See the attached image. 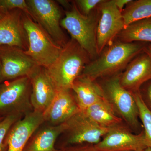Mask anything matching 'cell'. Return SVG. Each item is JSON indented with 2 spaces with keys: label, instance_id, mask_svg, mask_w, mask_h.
<instances>
[{
  "label": "cell",
  "instance_id": "2",
  "mask_svg": "<svg viewBox=\"0 0 151 151\" xmlns=\"http://www.w3.org/2000/svg\"><path fill=\"white\" fill-rule=\"evenodd\" d=\"M89 59L87 52L74 39L67 42L55 61L46 68L57 91L71 90Z\"/></svg>",
  "mask_w": 151,
  "mask_h": 151
},
{
  "label": "cell",
  "instance_id": "13",
  "mask_svg": "<svg viewBox=\"0 0 151 151\" xmlns=\"http://www.w3.org/2000/svg\"><path fill=\"white\" fill-rule=\"evenodd\" d=\"M24 13L20 9L9 11L0 20V45L16 47L27 50V34L23 23Z\"/></svg>",
  "mask_w": 151,
  "mask_h": 151
},
{
  "label": "cell",
  "instance_id": "19",
  "mask_svg": "<svg viewBox=\"0 0 151 151\" xmlns=\"http://www.w3.org/2000/svg\"><path fill=\"white\" fill-rule=\"evenodd\" d=\"M81 111L93 122L105 128L119 126L122 122L107 98Z\"/></svg>",
  "mask_w": 151,
  "mask_h": 151
},
{
  "label": "cell",
  "instance_id": "21",
  "mask_svg": "<svg viewBox=\"0 0 151 151\" xmlns=\"http://www.w3.org/2000/svg\"><path fill=\"white\" fill-rule=\"evenodd\" d=\"M122 13L125 27L134 22L151 18V0L132 1Z\"/></svg>",
  "mask_w": 151,
  "mask_h": 151
},
{
  "label": "cell",
  "instance_id": "14",
  "mask_svg": "<svg viewBox=\"0 0 151 151\" xmlns=\"http://www.w3.org/2000/svg\"><path fill=\"white\" fill-rule=\"evenodd\" d=\"M44 123L43 113L34 111L18 120L7 136V151H23L33 134Z\"/></svg>",
  "mask_w": 151,
  "mask_h": 151
},
{
  "label": "cell",
  "instance_id": "7",
  "mask_svg": "<svg viewBox=\"0 0 151 151\" xmlns=\"http://www.w3.org/2000/svg\"><path fill=\"white\" fill-rule=\"evenodd\" d=\"M30 16L60 46L67 43L61 25V12L54 1L27 0Z\"/></svg>",
  "mask_w": 151,
  "mask_h": 151
},
{
  "label": "cell",
  "instance_id": "20",
  "mask_svg": "<svg viewBox=\"0 0 151 151\" xmlns=\"http://www.w3.org/2000/svg\"><path fill=\"white\" fill-rule=\"evenodd\" d=\"M117 37L122 42L151 44V18L134 22L126 27Z\"/></svg>",
  "mask_w": 151,
  "mask_h": 151
},
{
  "label": "cell",
  "instance_id": "5",
  "mask_svg": "<svg viewBox=\"0 0 151 151\" xmlns=\"http://www.w3.org/2000/svg\"><path fill=\"white\" fill-rule=\"evenodd\" d=\"M119 73L105 80L101 86L107 100L131 128L140 133L142 126L139 121V112L134 93L122 86Z\"/></svg>",
  "mask_w": 151,
  "mask_h": 151
},
{
  "label": "cell",
  "instance_id": "17",
  "mask_svg": "<svg viewBox=\"0 0 151 151\" xmlns=\"http://www.w3.org/2000/svg\"><path fill=\"white\" fill-rule=\"evenodd\" d=\"M43 124L33 134L23 151H57L55 144L57 138L66 131V123L57 126Z\"/></svg>",
  "mask_w": 151,
  "mask_h": 151
},
{
  "label": "cell",
  "instance_id": "15",
  "mask_svg": "<svg viewBox=\"0 0 151 151\" xmlns=\"http://www.w3.org/2000/svg\"><path fill=\"white\" fill-rule=\"evenodd\" d=\"M80 111L72 90L57 91L53 101L43 113V119L45 123L57 126L65 123Z\"/></svg>",
  "mask_w": 151,
  "mask_h": 151
},
{
  "label": "cell",
  "instance_id": "25",
  "mask_svg": "<svg viewBox=\"0 0 151 151\" xmlns=\"http://www.w3.org/2000/svg\"><path fill=\"white\" fill-rule=\"evenodd\" d=\"M104 0H77L75 4L80 12L83 14L88 15L92 13V11Z\"/></svg>",
  "mask_w": 151,
  "mask_h": 151
},
{
  "label": "cell",
  "instance_id": "8",
  "mask_svg": "<svg viewBox=\"0 0 151 151\" xmlns=\"http://www.w3.org/2000/svg\"><path fill=\"white\" fill-rule=\"evenodd\" d=\"M96 40L98 56L105 48L113 43L114 39L125 27L121 12L114 0L103 1L99 5Z\"/></svg>",
  "mask_w": 151,
  "mask_h": 151
},
{
  "label": "cell",
  "instance_id": "9",
  "mask_svg": "<svg viewBox=\"0 0 151 151\" xmlns=\"http://www.w3.org/2000/svg\"><path fill=\"white\" fill-rule=\"evenodd\" d=\"M147 147L143 130L134 134L121 125L111 128L99 143L91 145L92 151H143Z\"/></svg>",
  "mask_w": 151,
  "mask_h": 151
},
{
  "label": "cell",
  "instance_id": "29",
  "mask_svg": "<svg viewBox=\"0 0 151 151\" xmlns=\"http://www.w3.org/2000/svg\"><path fill=\"white\" fill-rule=\"evenodd\" d=\"M4 81H5V79L4 78V76H3L1 63V61H0V84H2Z\"/></svg>",
  "mask_w": 151,
  "mask_h": 151
},
{
  "label": "cell",
  "instance_id": "30",
  "mask_svg": "<svg viewBox=\"0 0 151 151\" xmlns=\"http://www.w3.org/2000/svg\"><path fill=\"white\" fill-rule=\"evenodd\" d=\"M144 51L145 52L151 57V44L146 45Z\"/></svg>",
  "mask_w": 151,
  "mask_h": 151
},
{
  "label": "cell",
  "instance_id": "16",
  "mask_svg": "<svg viewBox=\"0 0 151 151\" xmlns=\"http://www.w3.org/2000/svg\"><path fill=\"white\" fill-rule=\"evenodd\" d=\"M151 80V57L144 51L132 60L120 74L122 86L132 93L139 92L141 86Z\"/></svg>",
  "mask_w": 151,
  "mask_h": 151
},
{
  "label": "cell",
  "instance_id": "33",
  "mask_svg": "<svg viewBox=\"0 0 151 151\" xmlns=\"http://www.w3.org/2000/svg\"><path fill=\"white\" fill-rule=\"evenodd\" d=\"M4 118H3V117H0V122H1L2 120H3Z\"/></svg>",
  "mask_w": 151,
  "mask_h": 151
},
{
  "label": "cell",
  "instance_id": "27",
  "mask_svg": "<svg viewBox=\"0 0 151 151\" xmlns=\"http://www.w3.org/2000/svg\"><path fill=\"white\" fill-rule=\"evenodd\" d=\"M116 6L119 10L122 12L124 7L132 1V0H114Z\"/></svg>",
  "mask_w": 151,
  "mask_h": 151
},
{
  "label": "cell",
  "instance_id": "4",
  "mask_svg": "<svg viewBox=\"0 0 151 151\" xmlns=\"http://www.w3.org/2000/svg\"><path fill=\"white\" fill-rule=\"evenodd\" d=\"M23 23L28 41V47L25 53L38 65L47 68L59 56L62 47L56 43L31 17L24 13Z\"/></svg>",
  "mask_w": 151,
  "mask_h": 151
},
{
  "label": "cell",
  "instance_id": "1",
  "mask_svg": "<svg viewBox=\"0 0 151 151\" xmlns=\"http://www.w3.org/2000/svg\"><path fill=\"white\" fill-rule=\"evenodd\" d=\"M146 45L141 42L113 43L96 59L84 67L81 76L92 81L118 74L136 56L143 52Z\"/></svg>",
  "mask_w": 151,
  "mask_h": 151
},
{
  "label": "cell",
  "instance_id": "22",
  "mask_svg": "<svg viewBox=\"0 0 151 151\" xmlns=\"http://www.w3.org/2000/svg\"><path fill=\"white\" fill-rule=\"evenodd\" d=\"M142 123L147 147L151 148V111L145 104L140 91L134 93Z\"/></svg>",
  "mask_w": 151,
  "mask_h": 151
},
{
  "label": "cell",
  "instance_id": "28",
  "mask_svg": "<svg viewBox=\"0 0 151 151\" xmlns=\"http://www.w3.org/2000/svg\"><path fill=\"white\" fill-rule=\"evenodd\" d=\"M69 151H92L91 145L83 146V147H75L71 149Z\"/></svg>",
  "mask_w": 151,
  "mask_h": 151
},
{
  "label": "cell",
  "instance_id": "26",
  "mask_svg": "<svg viewBox=\"0 0 151 151\" xmlns=\"http://www.w3.org/2000/svg\"><path fill=\"white\" fill-rule=\"evenodd\" d=\"M147 82L142 93L140 92L145 104L151 111V80Z\"/></svg>",
  "mask_w": 151,
  "mask_h": 151
},
{
  "label": "cell",
  "instance_id": "3",
  "mask_svg": "<svg viewBox=\"0 0 151 151\" xmlns=\"http://www.w3.org/2000/svg\"><path fill=\"white\" fill-rule=\"evenodd\" d=\"M72 5L70 9L65 12V17L61 20L60 25L93 60L98 56L96 40L98 15L83 14L75 4Z\"/></svg>",
  "mask_w": 151,
  "mask_h": 151
},
{
  "label": "cell",
  "instance_id": "24",
  "mask_svg": "<svg viewBox=\"0 0 151 151\" xmlns=\"http://www.w3.org/2000/svg\"><path fill=\"white\" fill-rule=\"evenodd\" d=\"M0 7L6 12L14 9H20L30 16L28 6L25 0H0Z\"/></svg>",
  "mask_w": 151,
  "mask_h": 151
},
{
  "label": "cell",
  "instance_id": "12",
  "mask_svg": "<svg viewBox=\"0 0 151 151\" xmlns=\"http://www.w3.org/2000/svg\"><path fill=\"white\" fill-rule=\"evenodd\" d=\"M0 61L5 80L28 76L38 65L23 50L8 45H0Z\"/></svg>",
  "mask_w": 151,
  "mask_h": 151
},
{
  "label": "cell",
  "instance_id": "10",
  "mask_svg": "<svg viewBox=\"0 0 151 151\" xmlns=\"http://www.w3.org/2000/svg\"><path fill=\"white\" fill-rule=\"evenodd\" d=\"M67 129V142L79 145L88 143L94 145L99 143L111 128L100 126L80 111L65 122Z\"/></svg>",
  "mask_w": 151,
  "mask_h": 151
},
{
  "label": "cell",
  "instance_id": "18",
  "mask_svg": "<svg viewBox=\"0 0 151 151\" xmlns=\"http://www.w3.org/2000/svg\"><path fill=\"white\" fill-rule=\"evenodd\" d=\"M71 90L81 111L106 98L101 86L81 75L73 82Z\"/></svg>",
  "mask_w": 151,
  "mask_h": 151
},
{
  "label": "cell",
  "instance_id": "6",
  "mask_svg": "<svg viewBox=\"0 0 151 151\" xmlns=\"http://www.w3.org/2000/svg\"><path fill=\"white\" fill-rule=\"evenodd\" d=\"M32 87L28 76L0 84V117L14 114L24 116L33 111L31 103Z\"/></svg>",
  "mask_w": 151,
  "mask_h": 151
},
{
  "label": "cell",
  "instance_id": "32",
  "mask_svg": "<svg viewBox=\"0 0 151 151\" xmlns=\"http://www.w3.org/2000/svg\"><path fill=\"white\" fill-rule=\"evenodd\" d=\"M143 151H151V148L147 147Z\"/></svg>",
  "mask_w": 151,
  "mask_h": 151
},
{
  "label": "cell",
  "instance_id": "31",
  "mask_svg": "<svg viewBox=\"0 0 151 151\" xmlns=\"http://www.w3.org/2000/svg\"><path fill=\"white\" fill-rule=\"evenodd\" d=\"M6 13L1 8V7H0V20L1 19H2L4 18Z\"/></svg>",
  "mask_w": 151,
  "mask_h": 151
},
{
  "label": "cell",
  "instance_id": "11",
  "mask_svg": "<svg viewBox=\"0 0 151 151\" xmlns=\"http://www.w3.org/2000/svg\"><path fill=\"white\" fill-rule=\"evenodd\" d=\"M31 84V103L34 111L43 113L57 92L46 68L37 65L28 76Z\"/></svg>",
  "mask_w": 151,
  "mask_h": 151
},
{
  "label": "cell",
  "instance_id": "23",
  "mask_svg": "<svg viewBox=\"0 0 151 151\" xmlns=\"http://www.w3.org/2000/svg\"><path fill=\"white\" fill-rule=\"evenodd\" d=\"M23 116L18 114L6 116L0 122V151H4L7 148L6 137L11 127L19 119Z\"/></svg>",
  "mask_w": 151,
  "mask_h": 151
}]
</instances>
